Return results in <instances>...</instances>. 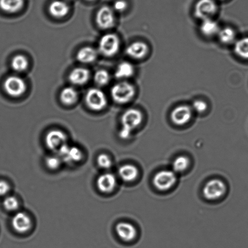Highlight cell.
Instances as JSON below:
<instances>
[{
	"label": "cell",
	"mask_w": 248,
	"mask_h": 248,
	"mask_svg": "<svg viewBox=\"0 0 248 248\" xmlns=\"http://www.w3.org/2000/svg\"><path fill=\"white\" fill-rule=\"evenodd\" d=\"M143 115L141 111L137 109H129L123 114L121 117V128L120 131V137L123 140L130 138L131 133L142 124Z\"/></svg>",
	"instance_id": "cell-1"
},
{
	"label": "cell",
	"mask_w": 248,
	"mask_h": 248,
	"mask_svg": "<svg viewBox=\"0 0 248 248\" xmlns=\"http://www.w3.org/2000/svg\"><path fill=\"white\" fill-rule=\"evenodd\" d=\"M135 89L132 84L122 81L114 85L111 89V96L118 104H126L132 100L135 96Z\"/></svg>",
	"instance_id": "cell-2"
},
{
	"label": "cell",
	"mask_w": 248,
	"mask_h": 248,
	"mask_svg": "<svg viewBox=\"0 0 248 248\" xmlns=\"http://www.w3.org/2000/svg\"><path fill=\"white\" fill-rule=\"evenodd\" d=\"M120 41L117 35L114 33H108L100 38L99 43V52L106 57H113L118 52Z\"/></svg>",
	"instance_id": "cell-3"
},
{
	"label": "cell",
	"mask_w": 248,
	"mask_h": 248,
	"mask_svg": "<svg viewBox=\"0 0 248 248\" xmlns=\"http://www.w3.org/2000/svg\"><path fill=\"white\" fill-rule=\"evenodd\" d=\"M217 10L216 0H198L194 7V14L197 18L204 20L212 18Z\"/></svg>",
	"instance_id": "cell-4"
},
{
	"label": "cell",
	"mask_w": 248,
	"mask_h": 248,
	"mask_svg": "<svg viewBox=\"0 0 248 248\" xmlns=\"http://www.w3.org/2000/svg\"><path fill=\"white\" fill-rule=\"evenodd\" d=\"M3 87L9 96L18 98L25 93L27 87L25 81L21 77L10 76L5 79Z\"/></svg>",
	"instance_id": "cell-5"
},
{
	"label": "cell",
	"mask_w": 248,
	"mask_h": 248,
	"mask_svg": "<svg viewBox=\"0 0 248 248\" xmlns=\"http://www.w3.org/2000/svg\"><path fill=\"white\" fill-rule=\"evenodd\" d=\"M177 181L176 173L171 170H162L155 174L153 184L160 191H167L174 186Z\"/></svg>",
	"instance_id": "cell-6"
},
{
	"label": "cell",
	"mask_w": 248,
	"mask_h": 248,
	"mask_svg": "<svg viewBox=\"0 0 248 248\" xmlns=\"http://www.w3.org/2000/svg\"><path fill=\"white\" fill-rule=\"evenodd\" d=\"M86 103L88 108L94 111H100L106 108L108 100L103 91L94 88L87 92Z\"/></svg>",
	"instance_id": "cell-7"
},
{
	"label": "cell",
	"mask_w": 248,
	"mask_h": 248,
	"mask_svg": "<svg viewBox=\"0 0 248 248\" xmlns=\"http://www.w3.org/2000/svg\"><path fill=\"white\" fill-rule=\"evenodd\" d=\"M227 186L222 181L215 179L205 184L203 189V196L208 200H217L224 195Z\"/></svg>",
	"instance_id": "cell-8"
},
{
	"label": "cell",
	"mask_w": 248,
	"mask_h": 248,
	"mask_svg": "<svg viewBox=\"0 0 248 248\" xmlns=\"http://www.w3.org/2000/svg\"><path fill=\"white\" fill-rule=\"evenodd\" d=\"M57 154L63 162L67 164H75L82 161L83 154L80 148L77 146L70 145L68 143L63 145L57 151Z\"/></svg>",
	"instance_id": "cell-9"
},
{
	"label": "cell",
	"mask_w": 248,
	"mask_h": 248,
	"mask_svg": "<svg viewBox=\"0 0 248 248\" xmlns=\"http://www.w3.org/2000/svg\"><path fill=\"white\" fill-rule=\"evenodd\" d=\"M67 137L64 131L54 129L46 134L45 142L49 149L57 152L63 145L67 143Z\"/></svg>",
	"instance_id": "cell-10"
},
{
	"label": "cell",
	"mask_w": 248,
	"mask_h": 248,
	"mask_svg": "<svg viewBox=\"0 0 248 248\" xmlns=\"http://www.w3.org/2000/svg\"><path fill=\"white\" fill-rule=\"evenodd\" d=\"M11 225L17 232L25 234L33 227V220L28 213L20 211L15 214L11 220Z\"/></svg>",
	"instance_id": "cell-11"
},
{
	"label": "cell",
	"mask_w": 248,
	"mask_h": 248,
	"mask_svg": "<svg viewBox=\"0 0 248 248\" xmlns=\"http://www.w3.org/2000/svg\"><path fill=\"white\" fill-rule=\"evenodd\" d=\"M96 21L97 25L102 29L111 28L115 23L114 10L108 6L101 7L97 12Z\"/></svg>",
	"instance_id": "cell-12"
},
{
	"label": "cell",
	"mask_w": 248,
	"mask_h": 248,
	"mask_svg": "<svg viewBox=\"0 0 248 248\" xmlns=\"http://www.w3.org/2000/svg\"><path fill=\"white\" fill-rule=\"evenodd\" d=\"M193 115V110L188 106H179L172 111L171 119L177 125H183L189 123Z\"/></svg>",
	"instance_id": "cell-13"
},
{
	"label": "cell",
	"mask_w": 248,
	"mask_h": 248,
	"mask_svg": "<svg viewBox=\"0 0 248 248\" xmlns=\"http://www.w3.org/2000/svg\"><path fill=\"white\" fill-rule=\"evenodd\" d=\"M116 186L115 175L111 172H104L99 175L97 180V186L101 193L108 194L114 190Z\"/></svg>",
	"instance_id": "cell-14"
},
{
	"label": "cell",
	"mask_w": 248,
	"mask_h": 248,
	"mask_svg": "<svg viewBox=\"0 0 248 248\" xmlns=\"http://www.w3.org/2000/svg\"><path fill=\"white\" fill-rule=\"evenodd\" d=\"M116 234L125 242H131L137 235V230L132 224L128 222H120L116 225Z\"/></svg>",
	"instance_id": "cell-15"
},
{
	"label": "cell",
	"mask_w": 248,
	"mask_h": 248,
	"mask_svg": "<svg viewBox=\"0 0 248 248\" xmlns=\"http://www.w3.org/2000/svg\"><path fill=\"white\" fill-rule=\"evenodd\" d=\"M149 48L147 44L142 41L131 43L126 48V54L135 60H141L147 55Z\"/></svg>",
	"instance_id": "cell-16"
},
{
	"label": "cell",
	"mask_w": 248,
	"mask_h": 248,
	"mask_svg": "<svg viewBox=\"0 0 248 248\" xmlns=\"http://www.w3.org/2000/svg\"><path fill=\"white\" fill-rule=\"evenodd\" d=\"M49 12L55 18H61L66 16L69 12V6L63 0H55L49 7Z\"/></svg>",
	"instance_id": "cell-17"
},
{
	"label": "cell",
	"mask_w": 248,
	"mask_h": 248,
	"mask_svg": "<svg viewBox=\"0 0 248 248\" xmlns=\"http://www.w3.org/2000/svg\"><path fill=\"white\" fill-rule=\"evenodd\" d=\"M90 78L88 70L83 67H77L72 70L69 75V79L71 83L75 85L86 84Z\"/></svg>",
	"instance_id": "cell-18"
},
{
	"label": "cell",
	"mask_w": 248,
	"mask_h": 248,
	"mask_svg": "<svg viewBox=\"0 0 248 248\" xmlns=\"http://www.w3.org/2000/svg\"><path fill=\"white\" fill-rule=\"evenodd\" d=\"M118 175L124 182H131L137 178L138 170L135 165H123L119 168Z\"/></svg>",
	"instance_id": "cell-19"
},
{
	"label": "cell",
	"mask_w": 248,
	"mask_h": 248,
	"mask_svg": "<svg viewBox=\"0 0 248 248\" xmlns=\"http://www.w3.org/2000/svg\"><path fill=\"white\" fill-rule=\"evenodd\" d=\"M98 52L94 48L84 47L77 53V59L79 62L84 64H89L97 60Z\"/></svg>",
	"instance_id": "cell-20"
},
{
	"label": "cell",
	"mask_w": 248,
	"mask_h": 248,
	"mask_svg": "<svg viewBox=\"0 0 248 248\" xmlns=\"http://www.w3.org/2000/svg\"><path fill=\"white\" fill-rule=\"evenodd\" d=\"M24 4V0H0V9L9 14L20 11Z\"/></svg>",
	"instance_id": "cell-21"
},
{
	"label": "cell",
	"mask_w": 248,
	"mask_h": 248,
	"mask_svg": "<svg viewBox=\"0 0 248 248\" xmlns=\"http://www.w3.org/2000/svg\"><path fill=\"white\" fill-rule=\"evenodd\" d=\"M220 31L219 26L217 22L211 18L202 20L200 25L201 32L206 36H213L217 35Z\"/></svg>",
	"instance_id": "cell-22"
},
{
	"label": "cell",
	"mask_w": 248,
	"mask_h": 248,
	"mask_svg": "<svg viewBox=\"0 0 248 248\" xmlns=\"http://www.w3.org/2000/svg\"><path fill=\"white\" fill-rule=\"evenodd\" d=\"M79 98V94L74 88L72 87H65L60 93V99L65 105H72L76 103Z\"/></svg>",
	"instance_id": "cell-23"
},
{
	"label": "cell",
	"mask_w": 248,
	"mask_h": 248,
	"mask_svg": "<svg viewBox=\"0 0 248 248\" xmlns=\"http://www.w3.org/2000/svg\"><path fill=\"white\" fill-rule=\"evenodd\" d=\"M134 73V67L129 62H122L116 67L115 72L116 78L123 79L129 78L132 76Z\"/></svg>",
	"instance_id": "cell-24"
},
{
	"label": "cell",
	"mask_w": 248,
	"mask_h": 248,
	"mask_svg": "<svg viewBox=\"0 0 248 248\" xmlns=\"http://www.w3.org/2000/svg\"><path fill=\"white\" fill-rule=\"evenodd\" d=\"M11 67L17 72L25 71L29 67V61L24 55H17L12 58Z\"/></svg>",
	"instance_id": "cell-25"
},
{
	"label": "cell",
	"mask_w": 248,
	"mask_h": 248,
	"mask_svg": "<svg viewBox=\"0 0 248 248\" xmlns=\"http://www.w3.org/2000/svg\"><path fill=\"white\" fill-rule=\"evenodd\" d=\"M220 41L225 45H230L236 39V33L232 28H225L220 29L217 34Z\"/></svg>",
	"instance_id": "cell-26"
},
{
	"label": "cell",
	"mask_w": 248,
	"mask_h": 248,
	"mask_svg": "<svg viewBox=\"0 0 248 248\" xmlns=\"http://www.w3.org/2000/svg\"><path fill=\"white\" fill-rule=\"evenodd\" d=\"M189 159L185 155H180L177 157L172 162V170L175 173H180L188 169L189 166Z\"/></svg>",
	"instance_id": "cell-27"
},
{
	"label": "cell",
	"mask_w": 248,
	"mask_h": 248,
	"mask_svg": "<svg viewBox=\"0 0 248 248\" xmlns=\"http://www.w3.org/2000/svg\"><path fill=\"white\" fill-rule=\"evenodd\" d=\"M234 52L239 57L248 60V37L240 39L235 42Z\"/></svg>",
	"instance_id": "cell-28"
},
{
	"label": "cell",
	"mask_w": 248,
	"mask_h": 248,
	"mask_svg": "<svg viewBox=\"0 0 248 248\" xmlns=\"http://www.w3.org/2000/svg\"><path fill=\"white\" fill-rule=\"evenodd\" d=\"M3 206L7 211H16L19 207V202L18 199L14 196H9L6 197L3 201Z\"/></svg>",
	"instance_id": "cell-29"
},
{
	"label": "cell",
	"mask_w": 248,
	"mask_h": 248,
	"mask_svg": "<svg viewBox=\"0 0 248 248\" xmlns=\"http://www.w3.org/2000/svg\"><path fill=\"white\" fill-rule=\"evenodd\" d=\"M109 80H110V75L106 70H98L94 75V81L99 86H105L109 83Z\"/></svg>",
	"instance_id": "cell-30"
},
{
	"label": "cell",
	"mask_w": 248,
	"mask_h": 248,
	"mask_svg": "<svg viewBox=\"0 0 248 248\" xmlns=\"http://www.w3.org/2000/svg\"><path fill=\"white\" fill-rule=\"evenodd\" d=\"M63 162L57 154L49 155L45 159V164L48 169L56 170L61 166Z\"/></svg>",
	"instance_id": "cell-31"
},
{
	"label": "cell",
	"mask_w": 248,
	"mask_h": 248,
	"mask_svg": "<svg viewBox=\"0 0 248 248\" xmlns=\"http://www.w3.org/2000/svg\"><path fill=\"white\" fill-rule=\"evenodd\" d=\"M97 164L99 167L103 170H109L113 167V160L108 155L100 154L99 155L97 159Z\"/></svg>",
	"instance_id": "cell-32"
},
{
	"label": "cell",
	"mask_w": 248,
	"mask_h": 248,
	"mask_svg": "<svg viewBox=\"0 0 248 248\" xmlns=\"http://www.w3.org/2000/svg\"><path fill=\"white\" fill-rule=\"evenodd\" d=\"M194 110L198 113L205 112L207 110L208 104L206 102L201 100H196L193 102L192 106Z\"/></svg>",
	"instance_id": "cell-33"
},
{
	"label": "cell",
	"mask_w": 248,
	"mask_h": 248,
	"mask_svg": "<svg viewBox=\"0 0 248 248\" xmlns=\"http://www.w3.org/2000/svg\"><path fill=\"white\" fill-rule=\"evenodd\" d=\"M128 2L126 0H116L114 2L113 9L114 11L121 13V12H125L128 9Z\"/></svg>",
	"instance_id": "cell-34"
},
{
	"label": "cell",
	"mask_w": 248,
	"mask_h": 248,
	"mask_svg": "<svg viewBox=\"0 0 248 248\" xmlns=\"http://www.w3.org/2000/svg\"><path fill=\"white\" fill-rule=\"evenodd\" d=\"M11 190V186L8 182L1 180L0 181V196H4Z\"/></svg>",
	"instance_id": "cell-35"
},
{
	"label": "cell",
	"mask_w": 248,
	"mask_h": 248,
	"mask_svg": "<svg viewBox=\"0 0 248 248\" xmlns=\"http://www.w3.org/2000/svg\"><path fill=\"white\" fill-rule=\"evenodd\" d=\"M87 1H94V0H87Z\"/></svg>",
	"instance_id": "cell-36"
},
{
	"label": "cell",
	"mask_w": 248,
	"mask_h": 248,
	"mask_svg": "<svg viewBox=\"0 0 248 248\" xmlns=\"http://www.w3.org/2000/svg\"><path fill=\"white\" fill-rule=\"evenodd\" d=\"M219 1H225V0H219Z\"/></svg>",
	"instance_id": "cell-37"
},
{
	"label": "cell",
	"mask_w": 248,
	"mask_h": 248,
	"mask_svg": "<svg viewBox=\"0 0 248 248\" xmlns=\"http://www.w3.org/2000/svg\"><path fill=\"white\" fill-rule=\"evenodd\" d=\"M68 1H71V0H68Z\"/></svg>",
	"instance_id": "cell-38"
}]
</instances>
